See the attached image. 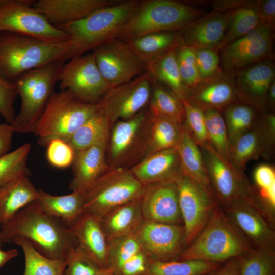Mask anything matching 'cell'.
Masks as SVG:
<instances>
[{"instance_id": "cell-18", "label": "cell", "mask_w": 275, "mask_h": 275, "mask_svg": "<svg viewBox=\"0 0 275 275\" xmlns=\"http://www.w3.org/2000/svg\"><path fill=\"white\" fill-rule=\"evenodd\" d=\"M134 235L142 249L153 260H176L185 248L183 225L143 219Z\"/></svg>"}, {"instance_id": "cell-33", "label": "cell", "mask_w": 275, "mask_h": 275, "mask_svg": "<svg viewBox=\"0 0 275 275\" xmlns=\"http://www.w3.org/2000/svg\"><path fill=\"white\" fill-rule=\"evenodd\" d=\"M180 31L153 33L125 41L146 63L180 45Z\"/></svg>"}, {"instance_id": "cell-15", "label": "cell", "mask_w": 275, "mask_h": 275, "mask_svg": "<svg viewBox=\"0 0 275 275\" xmlns=\"http://www.w3.org/2000/svg\"><path fill=\"white\" fill-rule=\"evenodd\" d=\"M152 77L146 71L132 80L110 89L98 103L109 124L130 119L149 103Z\"/></svg>"}, {"instance_id": "cell-12", "label": "cell", "mask_w": 275, "mask_h": 275, "mask_svg": "<svg viewBox=\"0 0 275 275\" xmlns=\"http://www.w3.org/2000/svg\"><path fill=\"white\" fill-rule=\"evenodd\" d=\"M61 91L68 90L78 100L87 103H98L113 87L100 73L93 52L68 60L58 78Z\"/></svg>"}, {"instance_id": "cell-40", "label": "cell", "mask_w": 275, "mask_h": 275, "mask_svg": "<svg viewBox=\"0 0 275 275\" xmlns=\"http://www.w3.org/2000/svg\"><path fill=\"white\" fill-rule=\"evenodd\" d=\"M222 113L227 128L230 146L252 128L259 117L257 110L240 102L230 105Z\"/></svg>"}, {"instance_id": "cell-53", "label": "cell", "mask_w": 275, "mask_h": 275, "mask_svg": "<svg viewBox=\"0 0 275 275\" xmlns=\"http://www.w3.org/2000/svg\"><path fill=\"white\" fill-rule=\"evenodd\" d=\"M257 189L262 190L275 185V170L273 166L263 164L258 166L253 174Z\"/></svg>"}, {"instance_id": "cell-43", "label": "cell", "mask_w": 275, "mask_h": 275, "mask_svg": "<svg viewBox=\"0 0 275 275\" xmlns=\"http://www.w3.org/2000/svg\"><path fill=\"white\" fill-rule=\"evenodd\" d=\"M203 112L209 143L221 155L229 160L230 146L222 113L212 109Z\"/></svg>"}, {"instance_id": "cell-1", "label": "cell", "mask_w": 275, "mask_h": 275, "mask_svg": "<svg viewBox=\"0 0 275 275\" xmlns=\"http://www.w3.org/2000/svg\"><path fill=\"white\" fill-rule=\"evenodd\" d=\"M21 237L49 258L66 260L77 245L71 229L41 210L36 202L29 204L1 226L3 243Z\"/></svg>"}, {"instance_id": "cell-27", "label": "cell", "mask_w": 275, "mask_h": 275, "mask_svg": "<svg viewBox=\"0 0 275 275\" xmlns=\"http://www.w3.org/2000/svg\"><path fill=\"white\" fill-rule=\"evenodd\" d=\"M70 228L78 246L101 268H108V241L101 221L85 212Z\"/></svg>"}, {"instance_id": "cell-7", "label": "cell", "mask_w": 275, "mask_h": 275, "mask_svg": "<svg viewBox=\"0 0 275 275\" xmlns=\"http://www.w3.org/2000/svg\"><path fill=\"white\" fill-rule=\"evenodd\" d=\"M98 104L83 102L68 90L54 92L34 130L40 145L52 139L69 142L79 128L98 109Z\"/></svg>"}, {"instance_id": "cell-22", "label": "cell", "mask_w": 275, "mask_h": 275, "mask_svg": "<svg viewBox=\"0 0 275 275\" xmlns=\"http://www.w3.org/2000/svg\"><path fill=\"white\" fill-rule=\"evenodd\" d=\"M185 99L203 111L212 109L221 112L239 102L233 75L224 72L202 80L189 90Z\"/></svg>"}, {"instance_id": "cell-61", "label": "cell", "mask_w": 275, "mask_h": 275, "mask_svg": "<svg viewBox=\"0 0 275 275\" xmlns=\"http://www.w3.org/2000/svg\"><path fill=\"white\" fill-rule=\"evenodd\" d=\"M208 275H211V273L210 274H208Z\"/></svg>"}, {"instance_id": "cell-58", "label": "cell", "mask_w": 275, "mask_h": 275, "mask_svg": "<svg viewBox=\"0 0 275 275\" xmlns=\"http://www.w3.org/2000/svg\"><path fill=\"white\" fill-rule=\"evenodd\" d=\"M268 111L273 112L275 108V79L272 82L267 96Z\"/></svg>"}, {"instance_id": "cell-48", "label": "cell", "mask_w": 275, "mask_h": 275, "mask_svg": "<svg viewBox=\"0 0 275 275\" xmlns=\"http://www.w3.org/2000/svg\"><path fill=\"white\" fill-rule=\"evenodd\" d=\"M46 148V158L51 166L64 169L72 164L75 152L69 142L54 139L48 143Z\"/></svg>"}, {"instance_id": "cell-5", "label": "cell", "mask_w": 275, "mask_h": 275, "mask_svg": "<svg viewBox=\"0 0 275 275\" xmlns=\"http://www.w3.org/2000/svg\"><path fill=\"white\" fill-rule=\"evenodd\" d=\"M203 15L202 10L186 2L140 1L118 38L125 41L153 33L180 31Z\"/></svg>"}, {"instance_id": "cell-11", "label": "cell", "mask_w": 275, "mask_h": 275, "mask_svg": "<svg viewBox=\"0 0 275 275\" xmlns=\"http://www.w3.org/2000/svg\"><path fill=\"white\" fill-rule=\"evenodd\" d=\"M211 188L223 207L241 199H256L244 172L221 155L209 144L201 148Z\"/></svg>"}, {"instance_id": "cell-13", "label": "cell", "mask_w": 275, "mask_h": 275, "mask_svg": "<svg viewBox=\"0 0 275 275\" xmlns=\"http://www.w3.org/2000/svg\"><path fill=\"white\" fill-rule=\"evenodd\" d=\"M175 181L186 248L204 228L219 203L213 194L190 177L181 173Z\"/></svg>"}, {"instance_id": "cell-46", "label": "cell", "mask_w": 275, "mask_h": 275, "mask_svg": "<svg viewBox=\"0 0 275 275\" xmlns=\"http://www.w3.org/2000/svg\"><path fill=\"white\" fill-rule=\"evenodd\" d=\"M181 101L185 114L183 125L195 143L201 148L209 143L203 111L186 99Z\"/></svg>"}, {"instance_id": "cell-54", "label": "cell", "mask_w": 275, "mask_h": 275, "mask_svg": "<svg viewBox=\"0 0 275 275\" xmlns=\"http://www.w3.org/2000/svg\"><path fill=\"white\" fill-rule=\"evenodd\" d=\"M254 1L216 0L212 2V11L226 13L251 5Z\"/></svg>"}, {"instance_id": "cell-49", "label": "cell", "mask_w": 275, "mask_h": 275, "mask_svg": "<svg viewBox=\"0 0 275 275\" xmlns=\"http://www.w3.org/2000/svg\"><path fill=\"white\" fill-rule=\"evenodd\" d=\"M195 51L197 66L202 80L223 73L220 67V57L217 50L198 48L195 49Z\"/></svg>"}, {"instance_id": "cell-30", "label": "cell", "mask_w": 275, "mask_h": 275, "mask_svg": "<svg viewBox=\"0 0 275 275\" xmlns=\"http://www.w3.org/2000/svg\"><path fill=\"white\" fill-rule=\"evenodd\" d=\"M140 198L115 208L100 220L108 242L134 234L143 220Z\"/></svg>"}, {"instance_id": "cell-45", "label": "cell", "mask_w": 275, "mask_h": 275, "mask_svg": "<svg viewBox=\"0 0 275 275\" xmlns=\"http://www.w3.org/2000/svg\"><path fill=\"white\" fill-rule=\"evenodd\" d=\"M175 51L181 79L189 90L202 81L197 66L195 49L182 42Z\"/></svg>"}, {"instance_id": "cell-56", "label": "cell", "mask_w": 275, "mask_h": 275, "mask_svg": "<svg viewBox=\"0 0 275 275\" xmlns=\"http://www.w3.org/2000/svg\"><path fill=\"white\" fill-rule=\"evenodd\" d=\"M211 275H240L238 258L230 259L213 271Z\"/></svg>"}, {"instance_id": "cell-41", "label": "cell", "mask_w": 275, "mask_h": 275, "mask_svg": "<svg viewBox=\"0 0 275 275\" xmlns=\"http://www.w3.org/2000/svg\"><path fill=\"white\" fill-rule=\"evenodd\" d=\"M238 260L240 275H275L274 248H254Z\"/></svg>"}, {"instance_id": "cell-28", "label": "cell", "mask_w": 275, "mask_h": 275, "mask_svg": "<svg viewBox=\"0 0 275 275\" xmlns=\"http://www.w3.org/2000/svg\"><path fill=\"white\" fill-rule=\"evenodd\" d=\"M35 201L42 211L60 220L70 228L85 213L84 195L77 191L56 196L39 189Z\"/></svg>"}, {"instance_id": "cell-17", "label": "cell", "mask_w": 275, "mask_h": 275, "mask_svg": "<svg viewBox=\"0 0 275 275\" xmlns=\"http://www.w3.org/2000/svg\"><path fill=\"white\" fill-rule=\"evenodd\" d=\"M238 230L254 248H274L272 222L256 199H241L222 208Z\"/></svg>"}, {"instance_id": "cell-4", "label": "cell", "mask_w": 275, "mask_h": 275, "mask_svg": "<svg viewBox=\"0 0 275 275\" xmlns=\"http://www.w3.org/2000/svg\"><path fill=\"white\" fill-rule=\"evenodd\" d=\"M70 47V40L49 42L19 34L0 32V75L15 81L30 70L65 59Z\"/></svg>"}, {"instance_id": "cell-59", "label": "cell", "mask_w": 275, "mask_h": 275, "mask_svg": "<svg viewBox=\"0 0 275 275\" xmlns=\"http://www.w3.org/2000/svg\"><path fill=\"white\" fill-rule=\"evenodd\" d=\"M95 275H114L111 270L108 268H102Z\"/></svg>"}, {"instance_id": "cell-19", "label": "cell", "mask_w": 275, "mask_h": 275, "mask_svg": "<svg viewBox=\"0 0 275 275\" xmlns=\"http://www.w3.org/2000/svg\"><path fill=\"white\" fill-rule=\"evenodd\" d=\"M275 139V116L273 112L261 114L254 126L230 147L229 160L244 172L246 164L261 157L273 154Z\"/></svg>"}, {"instance_id": "cell-3", "label": "cell", "mask_w": 275, "mask_h": 275, "mask_svg": "<svg viewBox=\"0 0 275 275\" xmlns=\"http://www.w3.org/2000/svg\"><path fill=\"white\" fill-rule=\"evenodd\" d=\"M254 248L218 204L203 230L184 249L177 260H200L221 263L239 258Z\"/></svg>"}, {"instance_id": "cell-36", "label": "cell", "mask_w": 275, "mask_h": 275, "mask_svg": "<svg viewBox=\"0 0 275 275\" xmlns=\"http://www.w3.org/2000/svg\"><path fill=\"white\" fill-rule=\"evenodd\" d=\"M21 248L24 256L23 275H63L66 260H54L43 256L26 239L15 237L10 241Z\"/></svg>"}, {"instance_id": "cell-57", "label": "cell", "mask_w": 275, "mask_h": 275, "mask_svg": "<svg viewBox=\"0 0 275 275\" xmlns=\"http://www.w3.org/2000/svg\"><path fill=\"white\" fill-rule=\"evenodd\" d=\"M1 248V247H0V268L16 257L18 254V251L16 249L4 251Z\"/></svg>"}, {"instance_id": "cell-20", "label": "cell", "mask_w": 275, "mask_h": 275, "mask_svg": "<svg viewBox=\"0 0 275 275\" xmlns=\"http://www.w3.org/2000/svg\"><path fill=\"white\" fill-rule=\"evenodd\" d=\"M233 76L238 101L261 114L268 112V93L275 79V66L272 60L252 65Z\"/></svg>"}, {"instance_id": "cell-60", "label": "cell", "mask_w": 275, "mask_h": 275, "mask_svg": "<svg viewBox=\"0 0 275 275\" xmlns=\"http://www.w3.org/2000/svg\"><path fill=\"white\" fill-rule=\"evenodd\" d=\"M2 244H3V243H2V242L1 241V225H0V247L2 246Z\"/></svg>"}, {"instance_id": "cell-24", "label": "cell", "mask_w": 275, "mask_h": 275, "mask_svg": "<svg viewBox=\"0 0 275 275\" xmlns=\"http://www.w3.org/2000/svg\"><path fill=\"white\" fill-rule=\"evenodd\" d=\"M118 0H38L33 6L52 25L58 27L79 20Z\"/></svg>"}, {"instance_id": "cell-29", "label": "cell", "mask_w": 275, "mask_h": 275, "mask_svg": "<svg viewBox=\"0 0 275 275\" xmlns=\"http://www.w3.org/2000/svg\"><path fill=\"white\" fill-rule=\"evenodd\" d=\"M30 176H20L0 188V225L38 198L39 190Z\"/></svg>"}, {"instance_id": "cell-2", "label": "cell", "mask_w": 275, "mask_h": 275, "mask_svg": "<svg viewBox=\"0 0 275 275\" xmlns=\"http://www.w3.org/2000/svg\"><path fill=\"white\" fill-rule=\"evenodd\" d=\"M140 2L139 0L120 1L79 20L57 27L70 37L71 47L65 58L66 61L118 38Z\"/></svg>"}, {"instance_id": "cell-51", "label": "cell", "mask_w": 275, "mask_h": 275, "mask_svg": "<svg viewBox=\"0 0 275 275\" xmlns=\"http://www.w3.org/2000/svg\"><path fill=\"white\" fill-rule=\"evenodd\" d=\"M149 257L142 249L123 265L120 275H142L147 267Z\"/></svg>"}, {"instance_id": "cell-14", "label": "cell", "mask_w": 275, "mask_h": 275, "mask_svg": "<svg viewBox=\"0 0 275 275\" xmlns=\"http://www.w3.org/2000/svg\"><path fill=\"white\" fill-rule=\"evenodd\" d=\"M259 24L253 31L224 46L221 51L222 70L233 75L252 65L273 59V32Z\"/></svg>"}, {"instance_id": "cell-16", "label": "cell", "mask_w": 275, "mask_h": 275, "mask_svg": "<svg viewBox=\"0 0 275 275\" xmlns=\"http://www.w3.org/2000/svg\"><path fill=\"white\" fill-rule=\"evenodd\" d=\"M98 68L113 87L146 72L145 62L124 40L114 39L93 51Z\"/></svg>"}, {"instance_id": "cell-34", "label": "cell", "mask_w": 275, "mask_h": 275, "mask_svg": "<svg viewBox=\"0 0 275 275\" xmlns=\"http://www.w3.org/2000/svg\"><path fill=\"white\" fill-rule=\"evenodd\" d=\"M148 106L153 116L168 119L180 124L184 123L185 110L181 100L169 88L153 78Z\"/></svg>"}, {"instance_id": "cell-44", "label": "cell", "mask_w": 275, "mask_h": 275, "mask_svg": "<svg viewBox=\"0 0 275 275\" xmlns=\"http://www.w3.org/2000/svg\"><path fill=\"white\" fill-rule=\"evenodd\" d=\"M142 250L134 234L108 242V268L114 275H120L125 262Z\"/></svg>"}, {"instance_id": "cell-35", "label": "cell", "mask_w": 275, "mask_h": 275, "mask_svg": "<svg viewBox=\"0 0 275 275\" xmlns=\"http://www.w3.org/2000/svg\"><path fill=\"white\" fill-rule=\"evenodd\" d=\"M221 265L200 260L160 261L149 258L142 275H208Z\"/></svg>"}, {"instance_id": "cell-38", "label": "cell", "mask_w": 275, "mask_h": 275, "mask_svg": "<svg viewBox=\"0 0 275 275\" xmlns=\"http://www.w3.org/2000/svg\"><path fill=\"white\" fill-rule=\"evenodd\" d=\"M256 1L249 5L227 12L228 20L224 38L217 50L227 44L246 35L259 24L255 7Z\"/></svg>"}, {"instance_id": "cell-52", "label": "cell", "mask_w": 275, "mask_h": 275, "mask_svg": "<svg viewBox=\"0 0 275 275\" xmlns=\"http://www.w3.org/2000/svg\"><path fill=\"white\" fill-rule=\"evenodd\" d=\"M255 7L260 24L274 31L275 29V0H257Z\"/></svg>"}, {"instance_id": "cell-6", "label": "cell", "mask_w": 275, "mask_h": 275, "mask_svg": "<svg viewBox=\"0 0 275 275\" xmlns=\"http://www.w3.org/2000/svg\"><path fill=\"white\" fill-rule=\"evenodd\" d=\"M64 59L30 70L15 81L20 109L10 124L14 133H33L46 104L53 94L59 72L66 63Z\"/></svg>"}, {"instance_id": "cell-26", "label": "cell", "mask_w": 275, "mask_h": 275, "mask_svg": "<svg viewBox=\"0 0 275 275\" xmlns=\"http://www.w3.org/2000/svg\"><path fill=\"white\" fill-rule=\"evenodd\" d=\"M130 169L143 186L175 180L181 173L180 158L176 148L150 154Z\"/></svg>"}, {"instance_id": "cell-32", "label": "cell", "mask_w": 275, "mask_h": 275, "mask_svg": "<svg viewBox=\"0 0 275 275\" xmlns=\"http://www.w3.org/2000/svg\"><path fill=\"white\" fill-rule=\"evenodd\" d=\"M176 48L172 49L146 63V71L155 81L163 85L181 100L185 99L189 90L181 79L176 56Z\"/></svg>"}, {"instance_id": "cell-47", "label": "cell", "mask_w": 275, "mask_h": 275, "mask_svg": "<svg viewBox=\"0 0 275 275\" xmlns=\"http://www.w3.org/2000/svg\"><path fill=\"white\" fill-rule=\"evenodd\" d=\"M63 275H95L102 268L78 245L68 255Z\"/></svg>"}, {"instance_id": "cell-23", "label": "cell", "mask_w": 275, "mask_h": 275, "mask_svg": "<svg viewBox=\"0 0 275 275\" xmlns=\"http://www.w3.org/2000/svg\"><path fill=\"white\" fill-rule=\"evenodd\" d=\"M109 135L95 144L75 152L72 163L73 178L69 188L84 193L106 171L109 167L106 159V149Z\"/></svg>"}, {"instance_id": "cell-9", "label": "cell", "mask_w": 275, "mask_h": 275, "mask_svg": "<svg viewBox=\"0 0 275 275\" xmlns=\"http://www.w3.org/2000/svg\"><path fill=\"white\" fill-rule=\"evenodd\" d=\"M152 119L147 105L132 118L113 124L106 149L109 168L130 169L147 156Z\"/></svg>"}, {"instance_id": "cell-55", "label": "cell", "mask_w": 275, "mask_h": 275, "mask_svg": "<svg viewBox=\"0 0 275 275\" xmlns=\"http://www.w3.org/2000/svg\"><path fill=\"white\" fill-rule=\"evenodd\" d=\"M14 133L10 124H0V157L8 153Z\"/></svg>"}, {"instance_id": "cell-37", "label": "cell", "mask_w": 275, "mask_h": 275, "mask_svg": "<svg viewBox=\"0 0 275 275\" xmlns=\"http://www.w3.org/2000/svg\"><path fill=\"white\" fill-rule=\"evenodd\" d=\"M111 126L99 108L79 128L69 143L75 152L85 149L109 135Z\"/></svg>"}, {"instance_id": "cell-21", "label": "cell", "mask_w": 275, "mask_h": 275, "mask_svg": "<svg viewBox=\"0 0 275 275\" xmlns=\"http://www.w3.org/2000/svg\"><path fill=\"white\" fill-rule=\"evenodd\" d=\"M140 207L144 219L183 225L175 180L144 186Z\"/></svg>"}, {"instance_id": "cell-31", "label": "cell", "mask_w": 275, "mask_h": 275, "mask_svg": "<svg viewBox=\"0 0 275 275\" xmlns=\"http://www.w3.org/2000/svg\"><path fill=\"white\" fill-rule=\"evenodd\" d=\"M183 126L181 138L176 147L180 158L181 173L213 194L202 150L183 124Z\"/></svg>"}, {"instance_id": "cell-50", "label": "cell", "mask_w": 275, "mask_h": 275, "mask_svg": "<svg viewBox=\"0 0 275 275\" xmlns=\"http://www.w3.org/2000/svg\"><path fill=\"white\" fill-rule=\"evenodd\" d=\"M17 95L15 81L7 80L0 75V115L9 124L16 116L14 103Z\"/></svg>"}, {"instance_id": "cell-39", "label": "cell", "mask_w": 275, "mask_h": 275, "mask_svg": "<svg viewBox=\"0 0 275 275\" xmlns=\"http://www.w3.org/2000/svg\"><path fill=\"white\" fill-rule=\"evenodd\" d=\"M183 124L152 115L147 155L159 151L176 148L180 142Z\"/></svg>"}, {"instance_id": "cell-42", "label": "cell", "mask_w": 275, "mask_h": 275, "mask_svg": "<svg viewBox=\"0 0 275 275\" xmlns=\"http://www.w3.org/2000/svg\"><path fill=\"white\" fill-rule=\"evenodd\" d=\"M31 145L26 143L0 157V188L22 175H31L28 159Z\"/></svg>"}, {"instance_id": "cell-10", "label": "cell", "mask_w": 275, "mask_h": 275, "mask_svg": "<svg viewBox=\"0 0 275 275\" xmlns=\"http://www.w3.org/2000/svg\"><path fill=\"white\" fill-rule=\"evenodd\" d=\"M33 0H0V32L34 37L49 42L70 40L68 34L51 24L34 7Z\"/></svg>"}, {"instance_id": "cell-8", "label": "cell", "mask_w": 275, "mask_h": 275, "mask_svg": "<svg viewBox=\"0 0 275 275\" xmlns=\"http://www.w3.org/2000/svg\"><path fill=\"white\" fill-rule=\"evenodd\" d=\"M144 187L130 169L109 168L84 193L85 212L101 220L115 208L140 199Z\"/></svg>"}, {"instance_id": "cell-25", "label": "cell", "mask_w": 275, "mask_h": 275, "mask_svg": "<svg viewBox=\"0 0 275 275\" xmlns=\"http://www.w3.org/2000/svg\"><path fill=\"white\" fill-rule=\"evenodd\" d=\"M227 20V12L212 11L203 15L180 31L182 42L195 49L217 50L224 37Z\"/></svg>"}]
</instances>
